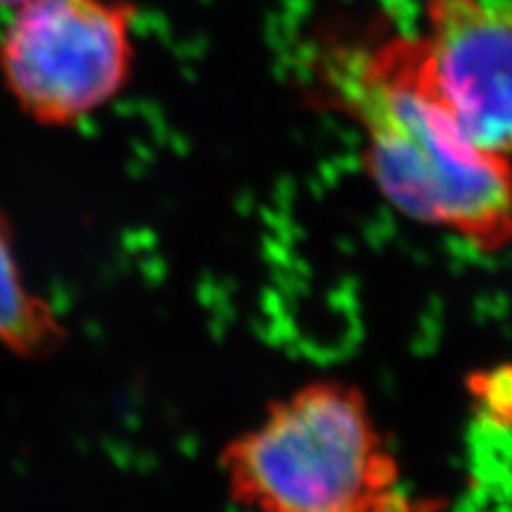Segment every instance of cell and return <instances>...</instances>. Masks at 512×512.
<instances>
[{
    "label": "cell",
    "instance_id": "obj_1",
    "mask_svg": "<svg viewBox=\"0 0 512 512\" xmlns=\"http://www.w3.org/2000/svg\"><path fill=\"white\" fill-rule=\"evenodd\" d=\"M333 103L359 124L363 160L384 197L414 222L480 252L512 244V158L478 148L425 84L419 37H391L325 62Z\"/></svg>",
    "mask_w": 512,
    "mask_h": 512
},
{
    "label": "cell",
    "instance_id": "obj_2",
    "mask_svg": "<svg viewBox=\"0 0 512 512\" xmlns=\"http://www.w3.org/2000/svg\"><path fill=\"white\" fill-rule=\"evenodd\" d=\"M222 472L250 512H352L399 487L370 406L342 380H316L276 402L227 444Z\"/></svg>",
    "mask_w": 512,
    "mask_h": 512
},
{
    "label": "cell",
    "instance_id": "obj_3",
    "mask_svg": "<svg viewBox=\"0 0 512 512\" xmlns=\"http://www.w3.org/2000/svg\"><path fill=\"white\" fill-rule=\"evenodd\" d=\"M0 37V75L24 114L73 126L116 101L135 69L124 0H26Z\"/></svg>",
    "mask_w": 512,
    "mask_h": 512
},
{
    "label": "cell",
    "instance_id": "obj_4",
    "mask_svg": "<svg viewBox=\"0 0 512 512\" xmlns=\"http://www.w3.org/2000/svg\"><path fill=\"white\" fill-rule=\"evenodd\" d=\"M425 84L478 148L512 158V3L427 0Z\"/></svg>",
    "mask_w": 512,
    "mask_h": 512
},
{
    "label": "cell",
    "instance_id": "obj_5",
    "mask_svg": "<svg viewBox=\"0 0 512 512\" xmlns=\"http://www.w3.org/2000/svg\"><path fill=\"white\" fill-rule=\"evenodd\" d=\"M62 338L52 308L32 293L0 216V344L20 355L50 350Z\"/></svg>",
    "mask_w": 512,
    "mask_h": 512
},
{
    "label": "cell",
    "instance_id": "obj_6",
    "mask_svg": "<svg viewBox=\"0 0 512 512\" xmlns=\"http://www.w3.org/2000/svg\"><path fill=\"white\" fill-rule=\"evenodd\" d=\"M478 408L495 421H512V367L476 378Z\"/></svg>",
    "mask_w": 512,
    "mask_h": 512
},
{
    "label": "cell",
    "instance_id": "obj_7",
    "mask_svg": "<svg viewBox=\"0 0 512 512\" xmlns=\"http://www.w3.org/2000/svg\"><path fill=\"white\" fill-rule=\"evenodd\" d=\"M352 512H434V508L429 506V502L410 498V495L402 493L397 487L391 493L382 495V498L376 500L374 504L359 508V510H352Z\"/></svg>",
    "mask_w": 512,
    "mask_h": 512
},
{
    "label": "cell",
    "instance_id": "obj_8",
    "mask_svg": "<svg viewBox=\"0 0 512 512\" xmlns=\"http://www.w3.org/2000/svg\"><path fill=\"white\" fill-rule=\"evenodd\" d=\"M22 3H26V0H0V5L3 7H18Z\"/></svg>",
    "mask_w": 512,
    "mask_h": 512
}]
</instances>
